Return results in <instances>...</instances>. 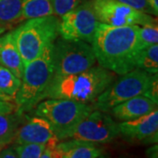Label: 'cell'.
<instances>
[{"label":"cell","mask_w":158,"mask_h":158,"mask_svg":"<svg viewBox=\"0 0 158 158\" xmlns=\"http://www.w3.org/2000/svg\"><path fill=\"white\" fill-rule=\"evenodd\" d=\"M139 27L98 23L90 45L99 65L120 76L135 69L140 52Z\"/></svg>","instance_id":"cell-1"},{"label":"cell","mask_w":158,"mask_h":158,"mask_svg":"<svg viewBox=\"0 0 158 158\" xmlns=\"http://www.w3.org/2000/svg\"><path fill=\"white\" fill-rule=\"evenodd\" d=\"M114 81V73L100 65H94L80 73L54 76L43 96V100L63 98L90 104Z\"/></svg>","instance_id":"cell-2"},{"label":"cell","mask_w":158,"mask_h":158,"mask_svg":"<svg viewBox=\"0 0 158 158\" xmlns=\"http://www.w3.org/2000/svg\"><path fill=\"white\" fill-rule=\"evenodd\" d=\"M54 43L48 45L36 59L25 65L21 85L14 97L16 113L24 114L40 102L54 77Z\"/></svg>","instance_id":"cell-3"},{"label":"cell","mask_w":158,"mask_h":158,"mask_svg":"<svg viewBox=\"0 0 158 158\" xmlns=\"http://www.w3.org/2000/svg\"><path fill=\"white\" fill-rule=\"evenodd\" d=\"M60 20L56 15L27 19L12 32L24 65L36 59L53 44L59 34Z\"/></svg>","instance_id":"cell-4"},{"label":"cell","mask_w":158,"mask_h":158,"mask_svg":"<svg viewBox=\"0 0 158 158\" xmlns=\"http://www.w3.org/2000/svg\"><path fill=\"white\" fill-rule=\"evenodd\" d=\"M157 74H150L140 69H135L122 75L118 81L102 92L93 102L94 110L109 113L115 106L132 98L143 95Z\"/></svg>","instance_id":"cell-5"},{"label":"cell","mask_w":158,"mask_h":158,"mask_svg":"<svg viewBox=\"0 0 158 158\" xmlns=\"http://www.w3.org/2000/svg\"><path fill=\"white\" fill-rule=\"evenodd\" d=\"M93 110L90 104L63 98H48L37 105L35 115L49 122L59 140L63 134L73 128Z\"/></svg>","instance_id":"cell-6"},{"label":"cell","mask_w":158,"mask_h":158,"mask_svg":"<svg viewBox=\"0 0 158 158\" xmlns=\"http://www.w3.org/2000/svg\"><path fill=\"white\" fill-rule=\"evenodd\" d=\"M53 62L54 76H67L91 68L96 57L90 43L60 39L54 42Z\"/></svg>","instance_id":"cell-7"},{"label":"cell","mask_w":158,"mask_h":158,"mask_svg":"<svg viewBox=\"0 0 158 158\" xmlns=\"http://www.w3.org/2000/svg\"><path fill=\"white\" fill-rule=\"evenodd\" d=\"M119 135L118 123L109 113L93 110L73 128L63 134L59 141L79 140L91 143H108Z\"/></svg>","instance_id":"cell-8"},{"label":"cell","mask_w":158,"mask_h":158,"mask_svg":"<svg viewBox=\"0 0 158 158\" xmlns=\"http://www.w3.org/2000/svg\"><path fill=\"white\" fill-rule=\"evenodd\" d=\"M61 18L58 31L62 39L91 43L99 22L93 11L90 0H86Z\"/></svg>","instance_id":"cell-9"},{"label":"cell","mask_w":158,"mask_h":158,"mask_svg":"<svg viewBox=\"0 0 158 158\" xmlns=\"http://www.w3.org/2000/svg\"><path fill=\"white\" fill-rule=\"evenodd\" d=\"M90 4L99 23L121 27L157 22L150 14L135 10L118 0H90Z\"/></svg>","instance_id":"cell-10"},{"label":"cell","mask_w":158,"mask_h":158,"mask_svg":"<svg viewBox=\"0 0 158 158\" xmlns=\"http://www.w3.org/2000/svg\"><path fill=\"white\" fill-rule=\"evenodd\" d=\"M118 134L131 143H156L158 135V110L140 118L118 123Z\"/></svg>","instance_id":"cell-11"},{"label":"cell","mask_w":158,"mask_h":158,"mask_svg":"<svg viewBox=\"0 0 158 158\" xmlns=\"http://www.w3.org/2000/svg\"><path fill=\"white\" fill-rule=\"evenodd\" d=\"M57 138L49 122L42 117L35 115L26 117L25 122L20 124L15 136V144H47Z\"/></svg>","instance_id":"cell-12"},{"label":"cell","mask_w":158,"mask_h":158,"mask_svg":"<svg viewBox=\"0 0 158 158\" xmlns=\"http://www.w3.org/2000/svg\"><path fill=\"white\" fill-rule=\"evenodd\" d=\"M157 109V104L144 95H139L113 106L109 113L116 119L127 121L135 119Z\"/></svg>","instance_id":"cell-13"},{"label":"cell","mask_w":158,"mask_h":158,"mask_svg":"<svg viewBox=\"0 0 158 158\" xmlns=\"http://www.w3.org/2000/svg\"><path fill=\"white\" fill-rule=\"evenodd\" d=\"M52 152L54 158H98L104 155L96 143L73 139L59 141Z\"/></svg>","instance_id":"cell-14"},{"label":"cell","mask_w":158,"mask_h":158,"mask_svg":"<svg viewBox=\"0 0 158 158\" xmlns=\"http://www.w3.org/2000/svg\"><path fill=\"white\" fill-rule=\"evenodd\" d=\"M0 64L8 69L17 77L22 78L25 65L12 32L0 35Z\"/></svg>","instance_id":"cell-15"},{"label":"cell","mask_w":158,"mask_h":158,"mask_svg":"<svg viewBox=\"0 0 158 158\" xmlns=\"http://www.w3.org/2000/svg\"><path fill=\"white\" fill-rule=\"evenodd\" d=\"M23 121V114L0 113V150L14 141L17 131Z\"/></svg>","instance_id":"cell-16"},{"label":"cell","mask_w":158,"mask_h":158,"mask_svg":"<svg viewBox=\"0 0 158 158\" xmlns=\"http://www.w3.org/2000/svg\"><path fill=\"white\" fill-rule=\"evenodd\" d=\"M55 15L52 0H22L20 21Z\"/></svg>","instance_id":"cell-17"},{"label":"cell","mask_w":158,"mask_h":158,"mask_svg":"<svg viewBox=\"0 0 158 158\" xmlns=\"http://www.w3.org/2000/svg\"><path fill=\"white\" fill-rule=\"evenodd\" d=\"M135 69L150 74L158 73V45L149 46L139 52L136 58Z\"/></svg>","instance_id":"cell-18"},{"label":"cell","mask_w":158,"mask_h":158,"mask_svg":"<svg viewBox=\"0 0 158 158\" xmlns=\"http://www.w3.org/2000/svg\"><path fill=\"white\" fill-rule=\"evenodd\" d=\"M22 0H0V22L11 26L20 21Z\"/></svg>","instance_id":"cell-19"},{"label":"cell","mask_w":158,"mask_h":158,"mask_svg":"<svg viewBox=\"0 0 158 158\" xmlns=\"http://www.w3.org/2000/svg\"><path fill=\"white\" fill-rule=\"evenodd\" d=\"M20 85L21 79L0 64V94L13 99Z\"/></svg>","instance_id":"cell-20"},{"label":"cell","mask_w":158,"mask_h":158,"mask_svg":"<svg viewBox=\"0 0 158 158\" xmlns=\"http://www.w3.org/2000/svg\"><path fill=\"white\" fill-rule=\"evenodd\" d=\"M139 49L140 51L149 46L157 44L158 27L157 22L144 25L139 27Z\"/></svg>","instance_id":"cell-21"},{"label":"cell","mask_w":158,"mask_h":158,"mask_svg":"<svg viewBox=\"0 0 158 158\" xmlns=\"http://www.w3.org/2000/svg\"><path fill=\"white\" fill-rule=\"evenodd\" d=\"M46 144H15L14 150L19 158H40L45 149Z\"/></svg>","instance_id":"cell-22"},{"label":"cell","mask_w":158,"mask_h":158,"mask_svg":"<svg viewBox=\"0 0 158 158\" xmlns=\"http://www.w3.org/2000/svg\"><path fill=\"white\" fill-rule=\"evenodd\" d=\"M85 1L86 0H52L55 15L61 17Z\"/></svg>","instance_id":"cell-23"},{"label":"cell","mask_w":158,"mask_h":158,"mask_svg":"<svg viewBox=\"0 0 158 158\" xmlns=\"http://www.w3.org/2000/svg\"><path fill=\"white\" fill-rule=\"evenodd\" d=\"M118 1L135 9V10L142 11L144 13L150 14V15H154V12L148 5V0H118Z\"/></svg>","instance_id":"cell-24"},{"label":"cell","mask_w":158,"mask_h":158,"mask_svg":"<svg viewBox=\"0 0 158 158\" xmlns=\"http://www.w3.org/2000/svg\"><path fill=\"white\" fill-rule=\"evenodd\" d=\"M144 96L148 97V98H150L151 100L156 102L158 104V79L157 75L155 77V78L151 83V85L149 86V88L148 89L147 91L143 94Z\"/></svg>","instance_id":"cell-25"},{"label":"cell","mask_w":158,"mask_h":158,"mask_svg":"<svg viewBox=\"0 0 158 158\" xmlns=\"http://www.w3.org/2000/svg\"><path fill=\"white\" fill-rule=\"evenodd\" d=\"M58 141H59V140H58L57 138H55V139L51 140L50 141H48V142L46 144L45 149H44V151L41 154L40 158H54L52 149H53V147H54V146L56 145Z\"/></svg>","instance_id":"cell-26"},{"label":"cell","mask_w":158,"mask_h":158,"mask_svg":"<svg viewBox=\"0 0 158 158\" xmlns=\"http://www.w3.org/2000/svg\"><path fill=\"white\" fill-rule=\"evenodd\" d=\"M16 112V106L11 101L0 99V113H13Z\"/></svg>","instance_id":"cell-27"},{"label":"cell","mask_w":158,"mask_h":158,"mask_svg":"<svg viewBox=\"0 0 158 158\" xmlns=\"http://www.w3.org/2000/svg\"><path fill=\"white\" fill-rule=\"evenodd\" d=\"M0 158H19L13 147L5 148L0 150Z\"/></svg>","instance_id":"cell-28"},{"label":"cell","mask_w":158,"mask_h":158,"mask_svg":"<svg viewBox=\"0 0 158 158\" xmlns=\"http://www.w3.org/2000/svg\"><path fill=\"white\" fill-rule=\"evenodd\" d=\"M148 5L150 6V8L152 9L154 15L157 16L158 13V0H148Z\"/></svg>","instance_id":"cell-29"},{"label":"cell","mask_w":158,"mask_h":158,"mask_svg":"<svg viewBox=\"0 0 158 158\" xmlns=\"http://www.w3.org/2000/svg\"><path fill=\"white\" fill-rule=\"evenodd\" d=\"M11 26L9 25H6V24H4V23L0 22V35L3 34L5 32H6L7 29L11 28Z\"/></svg>","instance_id":"cell-30"},{"label":"cell","mask_w":158,"mask_h":158,"mask_svg":"<svg viewBox=\"0 0 158 158\" xmlns=\"http://www.w3.org/2000/svg\"><path fill=\"white\" fill-rule=\"evenodd\" d=\"M0 99L6 100V101H11V100H12V98H9V97H6V96H4V95H2V94H0Z\"/></svg>","instance_id":"cell-31"},{"label":"cell","mask_w":158,"mask_h":158,"mask_svg":"<svg viewBox=\"0 0 158 158\" xmlns=\"http://www.w3.org/2000/svg\"><path fill=\"white\" fill-rule=\"evenodd\" d=\"M98 158H106V156L105 155H102L101 156H99V157H98Z\"/></svg>","instance_id":"cell-32"}]
</instances>
